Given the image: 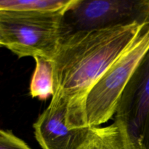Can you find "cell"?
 I'll return each instance as SVG.
<instances>
[{
  "label": "cell",
  "mask_w": 149,
  "mask_h": 149,
  "mask_svg": "<svg viewBox=\"0 0 149 149\" xmlns=\"http://www.w3.org/2000/svg\"><path fill=\"white\" fill-rule=\"evenodd\" d=\"M148 49L149 20L89 93L84 109L87 127H99L114 116L122 91Z\"/></svg>",
  "instance_id": "3"
},
{
  "label": "cell",
  "mask_w": 149,
  "mask_h": 149,
  "mask_svg": "<svg viewBox=\"0 0 149 149\" xmlns=\"http://www.w3.org/2000/svg\"><path fill=\"white\" fill-rule=\"evenodd\" d=\"M148 19L149 0H77L64 14V35Z\"/></svg>",
  "instance_id": "5"
},
{
  "label": "cell",
  "mask_w": 149,
  "mask_h": 149,
  "mask_svg": "<svg viewBox=\"0 0 149 149\" xmlns=\"http://www.w3.org/2000/svg\"><path fill=\"white\" fill-rule=\"evenodd\" d=\"M0 47H1V45H0Z\"/></svg>",
  "instance_id": "11"
},
{
  "label": "cell",
  "mask_w": 149,
  "mask_h": 149,
  "mask_svg": "<svg viewBox=\"0 0 149 149\" xmlns=\"http://www.w3.org/2000/svg\"><path fill=\"white\" fill-rule=\"evenodd\" d=\"M77 0H0V11L65 13Z\"/></svg>",
  "instance_id": "7"
},
{
  "label": "cell",
  "mask_w": 149,
  "mask_h": 149,
  "mask_svg": "<svg viewBox=\"0 0 149 149\" xmlns=\"http://www.w3.org/2000/svg\"><path fill=\"white\" fill-rule=\"evenodd\" d=\"M64 14L0 11V45L20 58L52 60L65 33Z\"/></svg>",
  "instance_id": "2"
},
{
  "label": "cell",
  "mask_w": 149,
  "mask_h": 149,
  "mask_svg": "<svg viewBox=\"0 0 149 149\" xmlns=\"http://www.w3.org/2000/svg\"><path fill=\"white\" fill-rule=\"evenodd\" d=\"M0 149H31L11 131L0 129Z\"/></svg>",
  "instance_id": "10"
},
{
  "label": "cell",
  "mask_w": 149,
  "mask_h": 149,
  "mask_svg": "<svg viewBox=\"0 0 149 149\" xmlns=\"http://www.w3.org/2000/svg\"><path fill=\"white\" fill-rule=\"evenodd\" d=\"M33 58L36 67L31 80L30 95L32 97L46 100L55 93L52 61L39 56Z\"/></svg>",
  "instance_id": "8"
},
{
  "label": "cell",
  "mask_w": 149,
  "mask_h": 149,
  "mask_svg": "<svg viewBox=\"0 0 149 149\" xmlns=\"http://www.w3.org/2000/svg\"><path fill=\"white\" fill-rule=\"evenodd\" d=\"M143 21L66 33L52 58L55 93L68 105L67 125L87 127L84 109L87 95L126 50Z\"/></svg>",
  "instance_id": "1"
},
{
  "label": "cell",
  "mask_w": 149,
  "mask_h": 149,
  "mask_svg": "<svg viewBox=\"0 0 149 149\" xmlns=\"http://www.w3.org/2000/svg\"><path fill=\"white\" fill-rule=\"evenodd\" d=\"M80 149H127L116 123L106 127H90Z\"/></svg>",
  "instance_id": "9"
},
{
  "label": "cell",
  "mask_w": 149,
  "mask_h": 149,
  "mask_svg": "<svg viewBox=\"0 0 149 149\" xmlns=\"http://www.w3.org/2000/svg\"><path fill=\"white\" fill-rule=\"evenodd\" d=\"M68 105L62 97H52L48 107L33 124L34 135L42 149H80L90 127L67 125Z\"/></svg>",
  "instance_id": "6"
},
{
  "label": "cell",
  "mask_w": 149,
  "mask_h": 149,
  "mask_svg": "<svg viewBox=\"0 0 149 149\" xmlns=\"http://www.w3.org/2000/svg\"><path fill=\"white\" fill-rule=\"evenodd\" d=\"M113 116L127 149H149V49L122 91Z\"/></svg>",
  "instance_id": "4"
}]
</instances>
